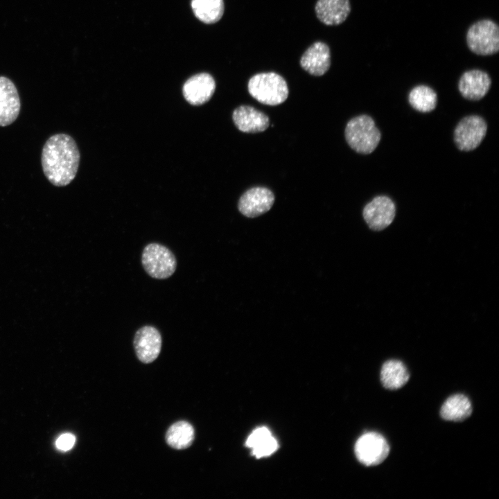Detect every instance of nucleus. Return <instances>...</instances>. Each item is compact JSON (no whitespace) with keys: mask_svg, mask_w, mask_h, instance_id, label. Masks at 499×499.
Here are the masks:
<instances>
[{"mask_svg":"<svg viewBox=\"0 0 499 499\" xmlns=\"http://www.w3.org/2000/svg\"><path fill=\"white\" fill-rule=\"evenodd\" d=\"M408 101L410 105L420 112H430L435 109L437 95L435 91L425 85L414 87L409 93Z\"/></svg>","mask_w":499,"mask_h":499,"instance_id":"obj_22","label":"nucleus"},{"mask_svg":"<svg viewBox=\"0 0 499 499\" xmlns=\"http://www.w3.org/2000/svg\"><path fill=\"white\" fill-rule=\"evenodd\" d=\"M274 202L273 193L265 187H254L240 198L238 208L246 217L255 218L268 211Z\"/></svg>","mask_w":499,"mask_h":499,"instance_id":"obj_10","label":"nucleus"},{"mask_svg":"<svg viewBox=\"0 0 499 499\" xmlns=\"http://www.w3.org/2000/svg\"><path fill=\"white\" fill-rule=\"evenodd\" d=\"M141 263L146 273L157 279H166L177 268V260L172 251L164 245L151 243L143 250Z\"/></svg>","mask_w":499,"mask_h":499,"instance_id":"obj_5","label":"nucleus"},{"mask_svg":"<svg viewBox=\"0 0 499 499\" xmlns=\"http://www.w3.org/2000/svg\"><path fill=\"white\" fill-rule=\"evenodd\" d=\"M194 437L193 427L185 421H180L173 423L166 433L167 444L177 450L189 448L193 444Z\"/></svg>","mask_w":499,"mask_h":499,"instance_id":"obj_20","label":"nucleus"},{"mask_svg":"<svg viewBox=\"0 0 499 499\" xmlns=\"http://www.w3.org/2000/svg\"><path fill=\"white\" fill-rule=\"evenodd\" d=\"M246 446L252 449V455L262 458L274 453L278 448V442L266 427L254 430L247 437Z\"/></svg>","mask_w":499,"mask_h":499,"instance_id":"obj_17","label":"nucleus"},{"mask_svg":"<svg viewBox=\"0 0 499 499\" xmlns=\"http://www.w3.org/2000/svg\"><path fill=\"white\" fill-rule=\"evenodd\" d=\"M20 108V98L15 85L9 78L0 76V126L12 124L18 117Z\"/></svg>","mask_w":499,"mask_h":499,"instance_id":"obj_12","label":"nucleus"},{"mask_svg":"<svg viewBox=\"0 0 499 499\" xmlns=\"http://www.w3.org/2000/svg\"><path fill=\"white\" fill-rule=\"evenodd\" d=\"M232 119L240 131L247 133L263 132L268 128L270 123L267 115L249 105H241L235 109Z\"/></svg>","mask_w":499,"mask_h":499,"instance_id":"obj_15","label":"nucleus"},{"mask_svg":"<svg viewBox=\"0 0 499 499\" xmlns=\"http://www.w3.org/2000/svg\"><path fill=\"white\" fill-rule=\"evenodd\" d=\"M487 131L484 119L478 115L464 117L456 125L454 131V141L462 151H471L477 148Z\"/></svg>","mask_w":499,"mask_h":499,"instance_id":"obj_7","label":"nucleus"},{"mask_svg":"<svg viewBox=\"0 0 499 499\" xmlns=\"http://www.w3.org/2000/svg\"><path fill=\"white\" fill-rule=\"evenodd\" d=\"M380 381L386 389L395 390L404 386L410 378L405 365L398 360L385 362L380 370Z\"/></svg>","mask_w":499,"mask_h":499,"instance_id":"obj_18","label":"nucleus"},{"mask_svg":"<svg viewBox=\"0 0 499 499\" xmlns=\"http://www.w3.org/2000/svg\"><path fill=\"white\" fill-rule=\"evenodd\" d=\"M161 335L155 326L147 325L135 333L133 344L137 358L148 364L155 360L161 349Z\"/></svg>","mask_w":499,"mask_h":499,"instance_id":"obj_9","label":"nucleus"},{"mask_svg":"<svg viewBox=\"0 0 499 499\" xmlns=\"http://www.w3.org/2000/svg\"><path fill=\"white\" fill-rule=\"evenodd\" d=\"M389 450L385 438L376 432H369L361 435L354 447L356 458L367 466L381 464L388 456Z\"/></svg>","mask_w":499,"mask_h":499,"instance_id":"obj_6","label":"nucleus"},{"mask_svg":"<svg viewBox=\"0 0 499 499\" xmlns=\"http://www.w3.org/2000/svg\"><path fill=\"white\" fill-rule=\"evenodd\" d=\"M247 88L254 98L268 105L283 103L289 93L285 79L274 72L255 74L250 79Z\"/></svg>","mask_w":499,"mask_h":499,"instance_id":"obj_3","label":"nucleus"},{"mask_svg":"<svg viewBox=\"0 0 499 499\" xmlns=\"http://www.w3.org/2000/svg\"><path fill=\"white\" fill-rule=\"evenodd\" d=\"M318 19L328 26L343 23L351 12L349 0H318L315 7Z\"/></svg>","mask_w":499,"mask_h":499,"instance_id":"obj_16","label":"nucleus"},{"mask_svg":"<svg viewBox=\"0 0 499 499\" xmlns=\"http://www.w3.org/2000/svg\"><path fill=\"white\" fill-rule=\"evenodd\" d=\"M395 213L393 201L386 195H378L365 206L362 216L370 229L380 231L392 222Z\"/></svg>","mask_w":499,"mask_h":499,"instance_id":"obj_8","label":"nucleus"},{"mask_svg":"<svg viewBox=\"0 0 499 499\" xmlns=\"http://www.w3.org/2000/svg\"><path fill=\"white\" fill-rule=\"evenodd\" d=\"M466 44L478 55H491L499 51V26L491 19L475 21L468 29Z\"/></svg>","mask_w":499,"mask_h":499,"instance_id":"obj_4","label":"nucleus"},{"mask_svg":"<svg viewBox=\"0 0 499 499\" xmlns=\"http://www.w3.org/2000/svg\"><path fill=\"white\" fill-rule=\"evenodd\" d=\"M76 442V437L71 433H64L60 435L55 441L56 447L61 450H70Z\"/></svg>","mask_w":499,"mask_h":499,"instance_id":"obj_23","label":"nucleus"},{"mask_svg":"<svg viewBox=\"0 0 499 499\" xmlns=\"http://www.w3.org/2000/svg\"><path fill=\"white\" fill-rule=\"evenodd\" d=\"M472 405L467 396L457 394L448 397L440 409V416L446 421H462L471 416Z\"/></svg>","mask_w":499,"mask_h":499,"instance_id":"obj_19","label":"nucleus"},{"mask_svg":"<svg viewBox=\"0 0 499 499\" xmlns=\"http://www.w3.org/2000/svg\"><path fill=\"white\" fill-rule=\"evenodd\" d=\"M44 175L55 186H64L75 178L79 166L80 152L74 139L60 133L50 137L42 152Z\"/></svg>","mask_w":499,"mask_h":499,"instance_id":"obj_1","label":"nucleus"},{"mask_svg":"<svg viewBox=\"0 0 499 499\" xmlns=\"http://www.w3.org/2000/svg\"><path fill=\"white\" fill-rule=\"evenodd\" d=\"M301 67L308 73L315 76L324 75L331 66V52L329 46L322 42L311 44L300 59Z\"/></svg>","mask_w":499,"mask_h":499,"instance_id":"obj_14","label":"nucleus"},{"mask_svg":"<svg viewBox=\"0 0 499 499\" xmlns=\"http://www.w3.org/2000/svg\"><path fill=\"white\" fill-rule=\"evenodd\" d=\"M191 5L195 16L205 24L218 21L224 13L223 0H191Z\"/></svg>","mask_w":499,"mask_h":499,"instance_id":"obj_21","label":"nucleus"},{"mask_svg":"<svg viewBox=\"0 0 499 499\" xmlns=\"http://www.w3.org/2000/svg\"><path fill=\"white\" fill-rule=\"evenodd\" d=\"M344 136L353 150L365 155L371 153L381 139V133L374 119L366 114L352 118L346 125Z\"/></svg>","mask_w":499,"mask_h":499,"instance_id":"obj_2","label":"nucleus"},{"mask_svg":"<svg viewBox=\"0 0 499 499\" xmlns=\"http://www.w3.org/2000/svg\"><path fill=\"white\" fill-rule=\"evenodd\" d=\"M216 89L213 78L200 73L189 78L184 84L182 92L186 100L193 105H200L210 100Z\"/></svg>","mask_w":499,"mask_h":499,"instance_id":"obj_11","label":"nucleus"},{"mask_svg":"<svg viewBox=\"0 0 499 499\" xmlns=\"http://www.w3.org/2000/svg\"><path fill=\"white\" fill-rule=\"evenodd\" d=\"M491 85V79L489 75L480 69L465 71L458 82L461 95L471 100L482 99L488 93Z\"/></svg>","mask_w":499,"mask_h":499,"instance_id":"obj_13","label":"nucleus"}]
</instances>
